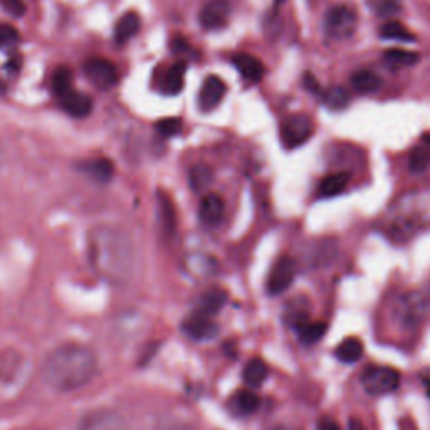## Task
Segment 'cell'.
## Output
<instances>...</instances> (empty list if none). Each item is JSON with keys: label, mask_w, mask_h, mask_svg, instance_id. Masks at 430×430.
Wrapping results in <instances>:
<instances>
[{"label": "cell", "mask_w": 430, "mask_h": 430, "mask_svg": "<svg viewBox=\"0 0 430 430\" xmlns=\"http://www.w3.org/2000/svg\"><path fill=\"white\" fill-rule=\"evenodd\" d=\"M82 71H85V76L90 79L91 85L99 87V90H109L118 81L115 64L103 58L87 59L82 66Z\"/></svg>", "instance_id": "52a82bcc"}, {"label": "cell", "mask_w": 430, "mask_h": 430, "mask_svg": "<svg viewBox=\"0 0 430 430\" xmlns=\"http://www.w3.org/2000/svg\"><path fill=\"white\" fill-rule=\"evenodd\" d=\"M420 381H422L425 392L430 397V368H425V370L420 371Z\"/></svg>", "instance_id": "74e56055"}, {"label": "cell", "mask_w": 430, "mask_h": 430, "mask_svg": "<svg viewBox=\"0 0 430 430\" xmlns=\"http://www.w3.org/2000/svg\"><path fill=\"white\" fill-rule=\"evenodd\" d=\"M4 93H6V85H4V82L0 81V96H2Z\"/></svg>", "instance_id": "60d3db41"}, {"label": "cell", "mask_w": 430, "mask_h": 430, "mask_svg": "<svg viewBox=\"0 0 430 430\" xmlns=\"http://www.w3.org/2000/svg\"><path fill=\"white\" fill-rule=\"evenodd\" d=\"M352 85L360 93H373L381 86V78L370 69H362L352 74Z\"/></svg>", "instance_id": "603a6c76"}, {"label": "cell", "mask_w": 430, "mask_h": 430, "mask_svg": "<svg viewBox=\"0 0 430 430\" xmlns=\"http://www.w3.org/2000/svg\"><path fill=\"white\" fill-rule=\"evenodd\" d=\"M142 20L137 12H126L120 20L116 22L115 27V39L118 42H126L128 39L137 36Z\"/></svg>", "instance_id": "e0dca14e"}, {"label": "cell", "mask_w": 430, "mask_h": 430, "mask_svg": "<svg viewBox=\"0 0 430 430\" xmlns=\"http://www.w3.org/2000/svg\"><path fill=\"white\" fill-rule=\"evenodd\" d=\"M363 343L358 338H346L336 346L335 357L343 363H355L363 357Z\"/></svg>", "instance_id": "ac0fdd59"}, {"label": "cell", "mask_w": 430, "mask_h": 430, "mask_svg": "<svg viewBox=\"0 0 430 430\" xmlns=\"http://www.w3.org/2000/svg\"><path fill=\"white\" fill-rule=\"evenodd\" d=\"M185 63H175L172 68L165 73L164 81H161V91L168 96L178 94L180 91L183 90V86H185Z\"/></svg>", "instance_id": "9a60e30c"}, {"label": "cell", "mask_w": 430, "mask_h": 430, "mask_svg": "<svg viewBox=\"0 0 430 430\" xmlns=\"http://www.w3.org/2000/svg\"><path fill=\"white\" fill-rule=\"evenodd\" d=\"M430 164V153L427 147H415L409 156V168L414 173H422Z\"/></svg>", "instance_id": "f546056e"}, {"label": "cell", "mask_w": 430, "mask_h": 430, "mask_svg": "<svg viewBox=\"0 0 430 430\" xmlns=\"http://www.w3.org/2000/svg\"><path fill=\"white\" fill-rule=\"evenodd\" d=\"M358 27V16L352 7L336 6L328 11L324 17V30L326 34L338 41L352 37Z\"/></svg>", "instance_id": "277c9868"}, {"label": "cell", "mask_w": 430, "mask_h": 430, "mask_svg": "<svg viewBox=\"0 0 430 430\" xmlns=\"http://www.w3.org/2000/svg\"><path fill=\"white\" fill-rule=\"evenodd\" d=\"M17 39H19V32L16 27L8 24H0V47L12 46L17 42Z\"/></svg>", "instance_id": "d6a6232c"}, {"label": "cell", "mask_w": 430, "mask_h": 430, "mask_svg": "<svg viewBox=\"0 0 430 430\" xmlns=\"http://www.w3.org/2000/svg\"><path fill=\"white\" fill-rule=\"evenodd\" d=\"M380 36L390 41H402V42H415V36L410 32L402 22L388 20L380 27Z\"/></svg>", "instance_id": "484cf974"}, {"label": "cell", "mask_w": 430, "mask_h": 430, "mask_svg": "<svg viewBox=\"0 0 430 430\" xmlns=\"http://www.w3.org/2000/svg\"><path fill=\"white\" fill-rule=\"evenodd\" d=\"M200 221L209 227H215L223 219V200L217 194L205 195L199 207Z\"/></svg>", "instance_id": "4fadbf2b"}, {"label": "cell", "mask_w": 430, "mask_h": 430, "mask_svg": "<svg viewBox=\"0 0 430 430\" xmlns=\"http://www.w3.org/2000/svg\"><path fill=\"white\" fill-rule=\"evenodd\" d=\"M348 430H367L365 425L362 424V420L358 419H350L348 422Z\"/></svg>", "instance_id": "f35d334b"}, {"label": "cell", "mask_w": 430, "mask_h": 430, "mask_svg": "<svg viewBox=\"0 0 430 430\" xmlns=\"http://www.w3.org/2000/svg\"><path fill=\"white\" fill-rule=\"evenodd\" d=\"M59 101L64 111L74 118H86L93 111V99L87 94L71 91V93L66 94L64 98H61Z\"/></svg>", "instance_id": "5bb4252c"}, {"label": "cell", "mask_w": 430, "mask_h": 430, "mask_svg": "<svg viewBox=\"0 0 430 430\" xmlns=\"http://www.w3.org/2000/svg\"><path fill=\"white\" fill-rule=\"evenodd\" d=\"M234 403L237 407V410L242 412V414H254L257 412L259 405H261V400L254 392H249V390H239L234 395Z\"/></svg>", "instance_id": "83f0119b"}, {"label": "cell", "mask_w": 430, "mask_h": 430, "mask_svg": "<svg viewBox=\"0 0 430 430\" xmlns=\"http://www.w3.org/2000/svg\"><path fill=\"white\" fill-rule=\"evenodd\" d=\"M362 385L375 397L392 393L400 385V373L392 367H368L362 375Z\"/></svg>", "instance_id": "3957f363"}, {"label": "cell", "mask_w": 430, "mask_h": 430, "mask_svg": "<svg viewBox=\"0 0 430 430\" xmlns=\"http://www.w3.org/2000/svg\"><path fill=\"white\" fill-rule=\"evenodd\" d=\"M42 380L56 392H74L90 385L98 373V357L81 343H64L47 353L42 362Z\"/></svg>", "instance_id": "7a4b0ae2"}, {"label": "cell", "mask_w": 430, "mask_h": 430, "mask_svg": "<svg viewBox=\"0 0 430 430\" xmlns=\"http://www.w3.org/2000/svg\"><path fill=\"white\" fill-rule=\"evenodd\" d=\"M328 324L323 321H308L306 319L305 323H301L300 326L296 328L297 336H300V341L305 345H313L316 341H319L321 338L326 335Z\"/></svg>", "instance_id": "ffe728a7"}, {"label": "cell", "mask_w": 430, "mask_h": 430, "mask_svg": "<svg viewBox=\"0 0 430 430\" xmlns=\"http://www.w3.org/2000/svg\"><path fill=\"white\" fill-rule=\"evenodd\" d=\"M158 430H194V429H192V425H188L187 422H182V420L168 417V419L160 420Z\"/></svg>", "instance_id": "836d02e7"}, {"label": "cell", "mask_w": 430, "mask_h": 430, "mask_svg": "<svg viewBox=\"0 0 430 430\" xmlns=\"http://www.w3.org/2000/svg\"><path fill=\"white\" fill-rule=\"evenodd\" d=\"M296 276V262L289 256H283L276 261L267 278V291L269 294H281L291 286Z\"/></svg>", "instance_id": "ba28073f"}, {"label": "cell", "mask_w": 430, "mask_h": 430, "mask_svg": "<svg viewBox=\"0 0 430 430\" xmlns=\"http://www.w3.org/2000/svg\"><path fill=\"white\" fill-rule=\"evenodd\" d=\"M368 7L379 17H392L402 11V0H368Z\"/></svg>", "instance_id": "f1b7e54d"}, {"label": "cell", "mask_w": 430, "mask_h": 430, "mask_svg": "<svg viewBox=\"0 0 430 430\" xmlns=\"http://www.w3.org/2000/svg\"><path fill=\"white\" fill-rule=\"evenodd\" d=\"M2 161H4V152L2 148H0V166H2Z\"/></svg>", "instance_id": "b9f144b4"}, {"label": "cell", "mask_w": 430, "mask_h": 430, "mask_svg": "<svg viewBox=\"0 0 430 430\" xmlns=\"http://www.w3.org/2000/svg\"><path fill=\"white\" fill-rule=\"evenodd\" d=\"M281 142L284 148L294 150L306 143L313 135V121L308 115H291L281 123Z\"/></svg>", "instance_id": "5b68a950"}, {"label": "cell", "mask_w": 430, "mask_h": 430, "mask_svg": "<svg viewBox=\"0 0 430 430\" xmlns=\"http://www.w3.org/2000/svg\"><path fill=\"white\" fill-rule=\"evenodd\" d=\"M226 300H227V294L223 293L222 289H212V291L204 294V297L200 300L199 309L202 313L214 316L221 311L223 305H226Z\"/></svg>", "instance_id": "4316f807"}, {"label": "cell", "mask_w": 430, "mask_h": 430, "mask_svg": "<svg viewBox=\"0 0 430 430\" xmlns=\"http://www.w3.org/2000/svg\"><path fill=\"white\" fill-rule=\"evenodd\" d=\"M183 128V123L180 118H165V120H160L156 123V131L161 135V137L170 138L178 135Z\"/></svg>", "instance_id": "1f68e13d"}, {"label": "cell", "mask_w": 430, "mask_h": 430, "mask_svg": "<svg viewBox=\"0 0 430 430\" xmlns=\"http://www.w3.org/2000/svg\"><path fill=\"white\" fill-rule=\"evenodd\" d=\"M302 85H305V87L309 91V93H313L314 96H321L323 93L321 86H319L318 79H316L311 73H306L305 76H302Z\"/></svg>", "instance_id": "e575fe53"}, {"label": "cell", "mask_w": 430, "mask_h": 430, "mask_svg": "<svg viewBox=\"0 0 430 430\" xmlns=\"http://www.w3.org/2000/svg\"><path fill=\"white\" fill-rule=\"evenodd\" d=\"M232 64L240 73V76L251 82H259L266 74L264 64L251 54H235L232 58Z\"/></svg>", "instance_id": "7c38bea8"}, {"label": "cell", "mask_w": 430, "mask_h": 430, "mask_svg": "<svg viewBox=\"0 0 430 430\" xmlns=\"http://www.w3.org/2000/svg\"><path fill=\"white\" fill-rule=\"evenodd\" d=\"M422 143L430 150V131H429V133H424L422 135Z\"/></svg>", "instance_id": "ab89813d"}, {"label": "cell", "mask_w": 430, "mask_h": 430, "mask_svg": "<svg viewBox=\"0 0 430 430\" xmlns=\"http://www.w3.org/2000/svg\"><path fill=\"white\" fill-rule=\"evenodd\" d=\"M6 7L16 16H20L22 12H24V4H22L20 0H7Z\"/></svg>", "instance_id": "d590c367"}, {"label": "cell", "mask_w": 430, "mask_h": 430, "mask_svg": "<svg viewBox=\"0 0 430 430\" xmlns=\"http://www.w3.org/2000/svg\"><path fill=\"white\" fill-rule=\"evenodd\" d=\"M318 430H341L340 425H338L333 419H328V417H324V419L319 420Z\"/></svg>", "instance_id": "8d00e7d4"}, {"label": "cell", "mask_w": 430, "mask_h": 430, "mask_svg": "<svg viewBox=\"0 0 430 430\" xmlns=\"http://www.w3.org/2000/svg\"><path fill=\"white\" fill-rule=\"evenodd\" d=\"M385 64L390 68H412L420 61V56L414 51H405V49H388L383 54Z\"/></svg>", "instance_id": "44dd1931"}, {"label": "cell", "mask_w": 430, "mask_h": 430, "mask_svg": "<svg viewBox=\"0 0 430 430\" xmlns=\"http://www.w3.org/2000/svg\"><path fill=\"white\" fill-rule=\"evenodd\" d=\"M182 330L192 340H209L219 333V324L214 321V316L197 309L187 316L182 323Z\"/></svg>", "instance_id": "9c48e42d"}, {"label": "cell", "mask_w": 430, "mask_h": 430, "mask_svg": "<svg viewBox=\"0 0 430 430\" xmlns=\"http://www.w3.org/2000/svg\"><path fill=\"white\" fill-rule=\"evenodd\" d=\"M82 170L90 175L91 178H94L96 182H109L115 173V166L109 160H104V158H99V160H91L87 164L82 165Z\"/></svg>", "instance_id": "cb8c5ba5"}, {"label": "cell", "mask_w": 430, "mask_h": 430, "mask_svg": "<svg viewBox=\"0 0 430 430\" xmlns=\"http://www.w3.org/2000/svg\"><path fill=\"white\" fill-rule=\"evenodd\" d=\"M210 182H212V170H210L209 166L199 165V166H194V168H192L190 185L194 190H197V192L204 190V188H207L210 185Z\"/></svg>", "instance_id": "4dcf8cb0"}, {"label": "cell", "mask_w": 430, "mask_h": 430, "mask_svg": "<svg viewBox=\"0 0 430 430\" xmlns=\"http://www.w3.org/2000/svg\"><path fill=\"white\" fill-rule=\"evenodd\" d=\"M87 257L94 273L113 286H123L137 271L131 235L115 223H98L87 234Z\"/></svg>", "instance_id": "6da1fadb"}, {"label": "cell", "mask_w": 430, "mask_h": 430, "mask_svg": "<svg viewBox=\"0 0 430 430\" xmlns=\"http://www.w3.org/2000/svg\"><path fill=\"white\" fill-rule=\"evenodd\" d=\"M227 93L226 82L219 76H207L199 93V108L202 111H212Z\"/></svg>", "instance_id": "8fae6325"}, {"label": "cell", "mask_w": 430, "mask_h": 430, "mask_svg": "<svg viewBox=\"0 0 430 430\" xmlns=\"http://www.w3.org/2000/svg\"><path fill=\"white\" fill-rule=\"evenodd\" d=\"M350 182V175L348 173H331L328 175V177H324L321 180V183H319V197H323V199H330V197H336L340 195L341 192L345 190L346 187H348Z\"/></svg>", "instance_id": "2e32d148"}, {"label": "cell", "mask_w": 430, "mask_h": 430, "mask_svg": "<svg viewBox=\"0 0 430 430\" xmlns=\"http://www.w3.org/2000/svg\"><path fill=\"white\" fill-rule=\"evenodd\" d=\"M73 71L69 68H66V66H61L59 69H56L54 74H52V81H51V87H52V93L54 96H58V98H64L66 94H69L73 91Z\"/></svg>", "instance_id": "7402d4cb"}, {"label": "cell", "mask_w": 430, "mask_h": 430, "mask_svg": "<svg viewBox=\"0 0 430 430\" xmlns=\"http://www.w3.org/2000/svg\"><path fill=\"white\" fill-rule=\"evenodd\" d=\"M321 98L323 103L330 109H335V111H338V109H345L350 104V101H352V96H350L348 91H346L343 86L338 85L323 91Z\"/></svg>", "instance_id": "d4e9b609"}, {"label": "cell", "mask_w": 430, "mask_h": 430, "mask_svg": "<svg viewBox=\"0 0 430 430\" xmlns=\"http://www.w3.org/2000/svg\"><path fill=\"white\" fill-rule=\"evenodd\" d=\"M78 430H130L128 424L118 412L111 409H96L79 420Z\"/></svg>", "instance_id": "8992f818"}, {"label": "cell", "mask_w": 430, "mask_h": 430, "mask_svg": "<svg viewBox=\"0 0 430 430\" xmlns=\"http://www.w3.org/2000/svg\"><path fill=\"white\" fill-rule=\"evenodd\" d=\"M231 19V4L227 0H210L202 7L199 20L205 30H219L226 27Z\"/></svg>", "instance_id": "30bf717a"}, {"label": "cell", "mask_w": 430, "mask_h": 430, "mask_svg": "<svg viewBox=\"0 0 430 430\" xmlns=\"http://www.w3.org/2000/svg\"><path fill=\"white\" fill-rule=\"evenodd\" d=\"M279 2H281V0H279Z\"/></svg>", "instance_id": "7bdbcfd3"}, {"label": "cell", "mask_w": 430, "mask_h": 430, "mask_svg": "<svg viewBox=\"0 0 430 430\" xmlns=\"http://www.w3.org/2000/svg\"><path fill=\"white\" fill-rule=\"evenodd\" d=\"M267 365L262 362L261 358H252L251 362H247V365L244 367L242 379L244 383H247L249 387H261L267 379Z\"/></svg>", "instance_id": "d6986e66"}]
</instances>
